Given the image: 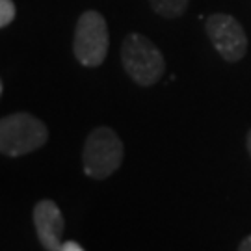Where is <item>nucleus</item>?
I'll return each mask as SVG.
<instances>
[{"label":"nucleus","instance_id":"1","mask_svg":"<svg viewBox=\"0 0 251 251\" xmlns=\"http://www.w3.org/2000/svg\"><path fill=\"white\" fill-rule=\"evenodd\" d=\"M123 156L125 147L116 130L110 126H97L88 134L84 144V173L95 180L108 179L121 168Z\"/></svg>","mask_w":251,"mask_h":251},{"label":"nucleus","instance_id":"2","mask_svg":"<svg viewBox=\"0 0 251 251\" xmlns=\"http://www.w3.org/2000/svg\"><path fill=\"white\" fill-rule=\"evenodd\" d=\"M121 63L126 75L140 86H152L166 71V60L160 49L142 34H128L121 45Z\"/></svg>","mask_w":251,"mask_h":251},{"label":"nucleus","instance_id":"3","mask_svg":"<svg viewBox=\"0 0 251 251\" xmlns=\"http://www.w3.org/2000/svg\"><path fill=\"white\" fill-rule=\"evenodd\" d=\"M49 140V130L41 119L26 112L11 114L0 119V152L23 156L37 151Z\"/></svg>","mask_w":251,"mask_h":251},{"label":"nucleus","instance_id":"4","mask_svg":"<svg viewBox=\"0 0 251 251\" xmlns=\"http://www.w3.org/2000/svg\"><path fill=\"white\" fill-rule=\"evenodd\" d=\"M110 34L99 11H84L75 28L73 52L84 67H99L106 60Z\"/></svg>","mask_w":251,"mask_h":251},{"label":"nucleus","instance_id":"5","mask_svg":"<svg viewBox=\"0 0 251 251\" xmlns=\"http://www.w3.org/2000/svg\"><path fill=\"white\" fill-rule=\"evenodd\" d=\"M205 32L225 62H240L248 52V36L242 25L229 13H212L205 21Z\"/></svg>","mask_w":251,"mask_h":251},{"label":"nucleus","instance_id":"6","mask_svg":"<svg viewBox=\"0 0 251 251\" xmlns=\"http://www.w3.org/2000/svg\"><path fill=\"white\" fill-rule=\"evenodd\" d=\"M34 225L41 246L47 251H60L65 220L60 206L50 199H43L34 206Z\"/></svg>","mask_w":251,"mask_h":251},{"label":"nucleus","instance_id":"7","mask_svg":"<svg viewBox=\"0 0 251 251\" xmlns=\"http://www.w3.org/2000/svg\"><path fill=\"white\" fill-rule=\"evenodd\" d=\"M149 4L156 15L166 19H177L184 15L190 0H149Z\"/></svg>","mask_w":251,"mask_h":251},{"label":"nucleus","instance_id":"8","mask_svg":"<svg viewBox=\"0 0 251 251\" xmlns=\"http://www.w3.org/2000/svg\"><path fill=\"white\" fill-rule=\"evenodd\" d=\"M13 19H15L13 0H0V28L8 26Z\"/></svg>","mask_w":251,"mask_h":251},{"label":"nucleus","instance_id":"9","mask_svg":"<svg viewBox=\"0 0 251 251\" xmlns=\"http://www.w3.org/2000/svg\"><path fill=\"white\" fill-rule=\"evenodd\" d=\"M60 251H84V248L78 242H75V240H67V242L62 244Z\"/></svg>","mask_w":251,"mask_h":251},{"label":"nucleus","instance_id":"10","mask_svg":"<svg viewBox=\"0 0 251 251\" xmlns=\"http://www.w3.org/2000/svg\"><path fill=\"white\" fill-rule=\"evenodd\" d=\"M238 251H251V234L250 236H246L240 246H238Z\"/></svg>","mask_w":251,"mask_h":251},{"label":"nucleus","instance_id":"11","mask_svg":"<svg viewBox=\"0 0 251 251\" xmlns=\"http://www.w3.org/2000/svg\"><path fill=\"white\" fill-rule=\"evenodd\" d=\"M246 145H248V151H250V156H251V130L248 132V138H246Z\"/></svg>","mask_w":251,"mask_h":251},{"label":"nucleus","instance_id":"12","mask_svg":"<svg viewBox=\"0 0 251 251\" xmlns=\"http://www.w3.org/2000/svg\"><path fill=\"white\" fill-rule=\"evenodd\" d=\"M0 95H2V80H0Z\"/></svg>","mask_w":251,"mask_h":251}]
</instances>
